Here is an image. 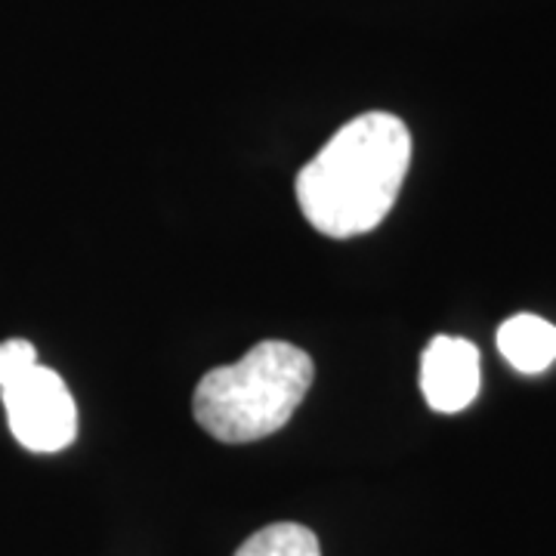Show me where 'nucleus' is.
Listing matches in <instances>:
<instances>
[{
  "instance_id": "nucleus-1",
  "label": "nucleus",
  "mask_w": 556,
  "mask_h": 556,
  "mask_svg": "<svg viewBox=\"0 0 556 556\" xmlns=\"http://www.w3.org/2000/svg\"><path fill=\"white\" fill-rule=\"evenodd\" d=\"M412 164V134L390 112L343 124L298 174V204L328 239L365 236L393 211Z\"/></svg>"
},
{
  "instance_id": "nucleus-2",
  "label": "nucleus",
  "mask_w": 556,
  "mask_h": 556,
  "mask_svg": "<svg viewBox=\"0 0 556 556\" xmlns=\"http://www.w3.org/2000/svg\"><path fill=\"white\" fill-rule=\"evenodd\" d=\"M313 378L309 353L285 340H263L244 358L219 365L199 380L192 412L201 430L219 442H257L294 417Z\"/></svg>"
},
{
  "instance_id": "nucleus-3",
  "label": "nucleus",
  "mask_w": 556,
  "mask_h": 556,
  "mask_svg": "<svg viewBox=\"0 0 556 556\" xmlns=\"http://www.w3.org/2000/svg\"><path fill=\"white\" fill-rule=\"evenodd\" d=\"M10 433L35 455H53L78 437V405L65 380L43 365H31L22 378L0 390Z\"/></svg>"
},
{
  "instance_id": "nucleus-4",
  "label": "nucleus",
  "mask_w": 556,
  "mask_h": 556,
  "mask_svg": "<svg viewBox=\"0 0 556 556\" xmlns=\"http://www.w3.org/2000/svg\"><path fill=\"white\" fill-rule=\"evenodd\" d=\"M482 368L477 343L439 334L420 356V393L439 415H457L479 396Z\"/></svg>"
},
{
  "instance_id": "nucleus-5",
  "label": "nucleus",
  "mask_w": 556,
  "mask_h": 556,
  "mask_svg": "<svg viewBox=\"0 0 556 556\" xmlns=\"http://www.w3.org/2000/svg\"><path fill=\"white\" fill-rule=\"evenodd\" d=\"M497 350L522 375H541L556 362V325L519 313L497 328Z\"/></svg>"
},
{
  "instance_id": "nucleus-6",
  "label": "nucleus",
  "mask_w": 556,
  "mask_h": 556,
  "mask_svg": "<svg viewBox=\"0 0 556 556\" xmlns=\"http://www.w3.org/2000/svg\"><path fill=\"white\" fill-rule=\"evenodd\" d=\"M236 556H321V547L313 529L300 522H276L248 538Z\"/></svg>"
},
{
  "instance_id": "nucleus-7",
  "label": "nucleus",
  "mask_w": 556,
  "mask_h": 556,
  "mask_svg": "<svg viewBox=\"0 0 556 556\" xmlns=\"http://www.w3.org/2000/svg\"><path fill=\"white\" fill-rule=\"evenodd\" d=\"M31 365H38V350L28 340H3L0 343V390L22 378Z\"/></svg>"
}]
</instances>
